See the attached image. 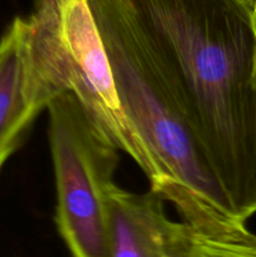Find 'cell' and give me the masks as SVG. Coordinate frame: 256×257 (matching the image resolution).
<instances>
[{
	"mask_svg": "<svg viewBox=\"0 0 256 257\" xmlns=\"http://www.w3.org/2000/svg\"><path fill=\"white\" fill-rule=\"evenodd\" d=\"M233 213H256V12L242 0H120Z\"/></svg>",
	"mask_w": 256,
	"mask_h": 257,
	"instance_id": "1",
	"label": "cell"
},
{
	"mask_svg": "<svg viewBox=\"0 0 256 257\" xmlns=\"http://www.w3.org/2000/svg\"><path fill=\"white\" fill-rule=\"evenodd\" d=\"M104 45L120 107L156 170L153 187L182 221L205 233L246 227L120 0H87Z\"/></svg>",
	"mask_w": 256,
	"mask_h": 257,
	"instance_id": "2",
	"label": "cell"
},
{
	"mask_svg": "<svg viewBox=\"0 0 256 257\" xmlns=\"http://www.w3.org/2000/svg\"><path fill=\"white\" fill-rule=\"evenodd\" d=\"M27 92L39 114L63 93L78 98L97 127L127 153L151 183L158 175L120 107L112 69L87 0H37L23 18Z\"/></svg>",
	"mask_w": 256,
	"mask_h": 257,
	"instance_id": "3",
	"label": "cell"
},
{
	"mask_svg": "<svg viewBox=\"0 0 256 257\" xmlns=\"http://www.w3.org/2000/svg\"><path fill=\"white\" fill-rule=\"evenodd\" d=\"M47 109L60 237L72 257H112L107 191L119 150L73 93L55 97Z\"/></svg>",
	"mask_w": 256,
	"mask_h": 257,
	"instance_id": "4",
	"label": "cell"
},
{
	"mask_svg": "<svg viewBox=\"0 0 256 257\" xmlns=\"http://www.w3.org/2000/svg\"><path fill=\"white\" fill-rule=\"evenodd\" d=\"M165 203L153 188L133 193L110 185L107 206L112 257H186L192 228L170 220Z\"/></svg>",
	"mask_w": 256,
	"mask_h": 257,
	"instance_id": "5",
	"label": "cell"
},
{
	"mask_svg": "<svg viewBox=\"0 0 256 257\" xmlns=\"http://www.w3.org/2000/svg\"><path fill=\"white\" fill-rule=\"evenodd\" d=\"M37 115L28 98L24 27L18 17L0 39V171Z\"/></svg>",
	"mask_w": 256,
	"mask_h": 257,
	"instance_id": "6",
	"label": "cell"
},
{
	"mask_svg": "<svg viewBox=\"0 0 256 257\" xmlns=\"http://www.w3.org/2000/svg\"><path fill=\"white\" fill-rule=\"evenodd\" d=\"M186 257H256V235L247 227L228 233H205L192 228Z\"/></svg>",
	"mask_w": 256,
	"mask_h": 257,
	"instance_id": "7",
	"label": "cell"
},
{
	"mask_svg": "<svg viewBox=\"0 0 256 257\" xmlns=\"http://www.w3.org/2000/svg\"><path fill=\"white\" fill-rule=\"evenodd\" d=\"M242 2L245 3L246 5H248L251 9H253L256 12V0H242Z\"/></svg>",
	"mask_w": 256,
	"mask_h": 257,
	"instance_id": "8",
	"label": "cell"
},
{
	"mask_svg": "<svg viewBox=\"0 0 256 257\" xmlns=\"http://www.w3.org/2000/svg\"><path fill=\"white\" fill-rule=\"evenodd\" d=\"M255 83H256V72H255Z\"/></svg>",
	"mask_w": 256,
	"mask_h": 257,
	"instance_id": "9",
	"label": "cell"
}]
</instances>
